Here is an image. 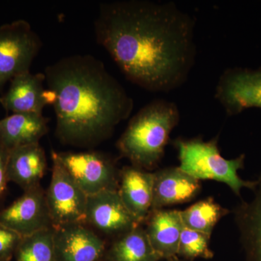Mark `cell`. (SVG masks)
Returning a JSON list of instances; mask_svg holds the SVG:
<instances>
[{"label": "cell", "instance_id": "cell-24", "mask_svg": "<svg viewBox=\"0 0 261 261\" xmlns=\"http://www.w3.org/2000/svg\"><path fill=\"white\" fill-rule=\"evenodd\" d=\"M8 152L0 145V196L3 195L6 190L8 178L7 175V161Z\"/></svg>", "mask_w": 261, "mask_h": 261}, {"label": "cell", "instance_id": "cell-26", "mask_svg": "<svg viewBox=\"0 0 261 261\" xmlns=\"http://www.w3.org/2000/svg\"><path fill=\"white\" fill-rule=\"evenodd\" d=\"M0 261H1V260H0Z\"/></svg>", "mask_w": 261, "mask_h": 261}, {"label": "cell", "instance_id": "cell-22", "mask_svg": "<svg viewBox=\"0 0 261 261\" xmlns=\"http://www.w3.org/2000/svg\"><path fill=\"white\" fill-rule=\"evenodd\" d=\"M209 240L210 235L184 226L180 238L178 255L190 259L196 257L211 258L214 256V252L209 247Z\"/></svg>", "mask_w": 261, "mask_h": 261}, {"label": "cell", "instance_id": "cell-18", "mask_svg": "<svg viewBox=\"0 0 261 261\" xmlns=\"http://www.w3.org/2000/svg\"><path fill=\"white\" fill-rule=\"evenodd\" d=\"M252 191V200L235 209V220L250 260L261 261V173Z\"/></svg>", "mask_w": 261, "mask_h": 261}, {"label": "cell", "instance_id": "cell-2", "mask_svg": "<svg viewBox=\"0 0 261 261\" xmlns=\"http://www.w3.org/2000/svg\"><path fill=\"white\" fill-rule=\"evenodd\" d=\"M44 73L56 114L57 137L65 145H99L133 111L135 102L124 87L91 55L64 57Z\"/></svg>", "mask_w": 261, "mask_h": 261}, {"label": "cell", "instance_id": "cell-16", "mask_svg": "<svg viewBox=\"0 0 261 261\" xmlns=\"http://www.w3.org/2000/svg\"><path fill=\"white\" fill-rule=\"evenodd\" d=\"M147 221L145 232L160 259L176 257L184 227L180 211L163 209L152 211Z\"/></svg>", "mask_w": 261, "mask_h": 261}, {"label": "cell", "instance_id": "cell-11", "mask_svg": "<svg viewBox=\"0 0 261 261\" xmlns=\"http://www.w3.org/2000/svg\"><path fill=\"white\" fill-rule=\"evenodd\" d=\"M55 228L56 261H98L106 244L86 224H73Z\"/></svg>", "mask_w": 261, "mask_h": 261}, {"label": "cell", "instance_id": "cell-12", "mask_svg": "<svg viewBox=\"0 0 261 261\" xmlns=\"http://www.w3.org/2000/svg\"><path fill=\"white\" fill-rule=\"evenodd\" d=\"M44 73H20L10 81L8 92L0 97V104L8 112L42 114L43 109L51 105V100L50 92L44 88Z\"/></svg>", "mask_w": 261, "mask_h": 261}, {"label": "cell", "instance_id": "cell-5", "mask_svg": "<svg viewBox=\"0 0 261 261\" xmlns=\"http://www.w3.org/2000/svg\"><path fill=\"white\" fill-rule=\"evenodd\" d=\"M42 45L40 37L27 20L0 27V88L16 75L30 71Z\"/></svg>", "mask_w": 261, "mask_h": 261}, {"label": "cell", "instance_id": "cell-20", "mask_svg": "<svg viewBox=\"0 0 261 261\" xmlns=\"http://www.w3.org/2000/svg\"><path fill=\"white\" fill-rule=\"evenodd\" d=\"M227 214L226 209L216 203L211 197L180 211L185 227L210 236L216 224Z\"/></svg>", "mask_w": 261, "mask_h": 261}, {"label": "cell", "instance_id": "cell-19", "mask_svg": "<svg viewBox=\"0 0 261 261\" xmlns=\"http://www.w3.org/2000/svg\"><path fill=\"white\" fill-rule=\"evenodd\" d=\"M108 261H159L145 230L139 227L119 237L110 249Z\"/></svg>", "mask_w": 261, "mask_h": 261}, {"label": "cell", "instance_id": "cell-14", "mask_svg": "<svg viewBox=\"0 0 261 261\" xmlns=\"http://www.w3.org/2000/svg\"><path fill=\"white\" fill-rule=\"evenodd\" d=\"M200 190L199 180L178 168H169L154 173L152 211L165 206L189 202Z\"/></svg>", "mask_w": 261, "mask_h": 261}, {"label": "cell", "instance_id": "cell-1", "mask_svg": "<svg viewBox=\"0 0 261 261\" xmlns=\"http://www.w3.org/2000/svg\"><path fill=\"white\" fill-rule=\"evenodd\" d=\"M195 20L173 2L121 0L99 5L94 31L132 83L169 92L188 80L197 57Z\"/></svg>", "mask_w": 261, "mask_h": 261}, {"label": "cell", "instance_id": "cell-9", "mask_svg": "<svg viewBox=\"0 0 261 261\" xmlns=\"http://www.w3.org/2000/svg\"><path fill=\"white\" fill-rule=\"evenodd\" d=\"M141 223L122 201L118 190H106L88 196L86 224L109 236L118 238L139 227Z\"/></svg>", "mask_w": 261, "mask_h": 261}, {"label": "cell", "instance_id": "cell-7", "mask_svg": "<svg viewBox=\"0 0 261 261\" xmlns=\"http://www.w3.org/2000/svg\"><path fill=\"white\" fill-rule=\"evenodd\" d=\"M53 173L45 192L53 228L73 224H86L88 195L70 178L51 152Z\"/></svg>", "mask_w": 261, "mask_h": 261}, {"label": "cell", "instance_id": "cell-25", "mask_svg": "<svg viewBox=\"0 0 261 261\" xmlns=\"http://www.w3.org/2000/svg\"><path fill=\"white\" fill-rule=\"evenodd\" d=\"M171 261H181V260H171Z\"/></svg>", "mask_w": 261, "mask_h": 261}, {"label": "cell", "instance_id": "cell-10", "mask_svg": "<svg viewBox=\"0 0 261 261\" xmlns=\"http://www.w3.org/2000/svg\"><path fill=\"white\" fill-rule=\"evenodd\" d=\"M0 224L21 238L53 228L45 192L40 185L24 191L21 197L0 211Z\"/></svg>", "mask_w": 261, "mask_h": 261}, {"label": "cell", "instance_id": "cell-8", "mask_svg": "<svg viewBox=\"0 0 261 261\" xmlns=\"http://www.w3.org/2000/svg\"><path fill=\"white\" fill-rule=\"evenodd\" d=\"M215 98L229 116L249 108L261 109V67L225 70L218 81Z\"/></svg>", "mask_w": 261, "mask_h": 261}, {"label": "cell", "instance_id": "cell-13", "mask_svg": "<svg viewBox=\"0 0 261 261\" xmlns=\"http://www.w3.org/2000/svg\"><path fill=\"white\" fill-rule=\"evenodd\" d=\"M120 197L130 214L140 221H146L152 211L154 173L137 166H128L121 173Z\"/></svg>", "mask_w": 261, "mask_h": 261}, {"label": "cell", "instance_id": "cell-3", "mask_svg": "<svg viewBox=\"0 0 261 261\" xmlns=\"http://www.w3.org/2000/svg\"><path fill=\"white\" fill-rule=\"evenodd\" d=\"M179 121L176 103L165 99L151 101L130 118L117 142L120 153L137 167H154L162 159L170 135Z\"/></svg>", "mask_w": 261, "mask_h": 261}, {"label": "cell", "instance_id": "cell-21", "mask_svg": "<svg viewBox=\"0 0 261 261\" xmlns=\"http://www.w3.org/2000/svg\"><path fill=\"white\" fill-rule=\"evenodd\" d=\"M55 228L42 230L22 238L15 255L16 261H56Z\"/></svg>", "mask_w": 261, "mask_h": 261}, {"label": "cell", "instance_id": "cell-15", "mask_svg": "<svg viewBox=\"0 0 261 261\" xmlns=\"http://www.w3.org/2000/svg\"><path fill=\"white\" fill-rule=\"evenodd\" d=\"M47 167V158L39 143L22 146L8 152V181L16 184L24 191L40 185Z\"/></svg>", "mask_w": 261, "mask_h": 261}, {"label": "cell", "instance_id": "cell-6", "mask_svg": "<svg viewBox=\"0 0 261 261\" xmlns=\"http://www.w3.org/2000/svg\"><path fill=\"white\" fill-rule=\"evenodd\" d=\"M51 152L87 195L106 190H118V174L114 161L106 154L94 151Z\"/></svg>", "mask_w": 261, "mask_h": 261}, {"label": "cell", "instance_id": "cell-23", "mask_svg": "<svg viewBox=\"0 0 261 261\" xmlns=\"http://www.w3.org/2000/svg\"><path fill=\"white\" fill-rule=\"evenodd\" d=\"M21 237L0 224V260H9L18 247Z\"/></svg>", "mask_w": 261, "mask_h": 261}, {"label": "cell", "instance_id": "cell-4", "mask_svg": "<svg viewBox=\"0 0 261 261\" xmlns=\"http://www.w3.org/2000/svg\"><path fill=\"white\" fill-rule=\"evenodd\" d=\"M180 161V169L196 179L214 180L228 185L233 193L240 196L242 189L252 190L256 181H245L238 175V171L245 166V155L237 159H224L218 147V139L203 141L200 138L175 142Z\"/></svg>", "mask_w": 261, "mask_h": 261}, {"label": "cell", "instance_id": "cell-17", "mask_svg": "<svg viewBox=\"0 0 261 261\" xmlns=\"http://www.w3.org/2000/svg\"><path fill=\"white\" fill-rule=\"evenodd\" d=\"M47 119L35 113H13L0 120V145L8 152L39 143L48 132Z\"/></svg>", "mask_w": 261, "mask_h": 261}]
</instances>
